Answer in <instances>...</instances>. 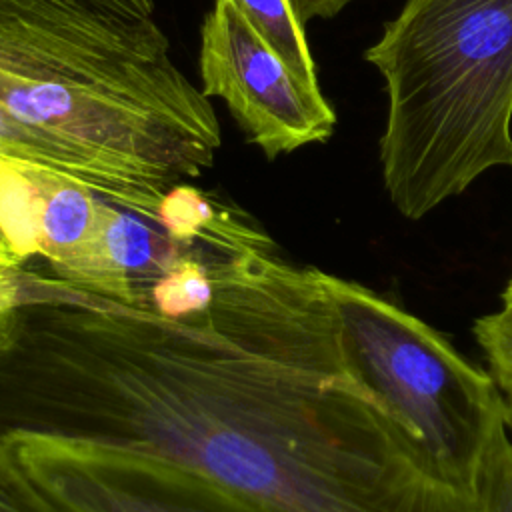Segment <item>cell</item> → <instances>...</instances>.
Listing matches in <instances>:
<instances>
[{
    "label": "cell",
    "mask_w": 512,
    "mask_h": 512,
    "mask_svg": "<svg viewBox=\"0 0 512 512\" xmlns=\"http://www.w3.org/2000/svg\"><path fill=\"white\" fill-rule=\"evenodd\" d=\"M20 268H2L0 270V312L22 302L20 284H18Z\"/></svg>",
    "instance_id": "obj_16"
},
{
    "label": "cell",
    "mask_w": 512,
    "mask_h": 512,
    "mask_svg": "<svg viewBox=\"0 0 512 512\" xmlns=\"http://www.w3.org/2000/svg\"><path fill=\"white\" fill-rule=\"evenodd\" d=\"M0 270H2V266H0Z\"/></svg>",
    "instance_id": "obj_20"
},
{
    "label": "cell",
    "mask_w": 512,
    "mask_h": 512,
    "mask_svg": "<svg viewBox=\"0 0 512 512\" xmlns=\"http://www.w3.org/2000/svg\"><path fill=\"white\" fill-rule=\"evenodd\" d=\"M4 2H8V0H0V4H4ZM60 2H64V4H68V6H72V8L94 10V8H98L104 0H60Z\"/></svg>",
    "instance_id": "obj_19"
},
{
    "label": "cell",
    "mask_w": 512,
    "mask_h": 512,
    "mask_svg": "<svg viewBox=\"0 0 512 512\" xmlns=\"http://www.w3.org/2000/svg\"><path fill=\"white\" fill-rule=\"evenodd\" d=\"M204 96L220 98L268 160L332 136L336 114L262 42L232 0H214L200 28Z\"/></svg>",
    "instance_id": "obj_6"
},
{
    "label": "cell",
    "mask_w": 512,
    "mask_h": 512,
    "mask_svg": "<svg viewBox=\"0 0 512 512\" xmlns=\"http://www.w3.org/2000/svg\"><path fill=\"white\" fill-rule=\"evenodd\" d=\"M0 158L66 176L104 200L158 224L162 200L66 140L30 126L0 106Z\"/></svg>",
    "instance_id": "obj_8"
},
{
    "label": "cell",
    "mask_w": 512,
    "mask_h": 512,
    "mask_svg": "<svg viewBox=\"0 0 512 512\" xmlns=\"http://www.w3.org/2000/svg\"><path fill=\"white\" fill-rule=\"evenodd\" d=\"M0 106L158 200L214 166L216 112L170 58L138 42L0 16Z\"/></svg>",
    "instance_id": "obj_2"
},
{
    "label": "cell",
    "mask_w": 512,
    "mask_h": 512,
    "mask_svg": "<svg viewBox=\"0 0 512 512\" xmlns=\"http://www.w3.org/2000/svg\"><path fill=\"white\" fill-rule=\"evenodd\" d=\"M0 512H76L18 470L0 444Z\"/></svg>",
    "instance_id": "obj_14"
},
{
    "label": "cell",
    "mask_w": 512,
    "mask_h": 512,
    "mask_svg": "<svg viewBox=\"0 0 512 512\" xmlns=\"http://www.w3.org/2000/svg\"><path fill=\"white\" fill-rule=\"evenodd\" d=\"M364 58L382 74V180L420 220L512 168V0H406Z\"/></svg>",
    "instance_id": "obj_3"
},
{
    "label": "cell",
    "mask_w": 512,
    "mask_h": 512,
    "mask_svg": "<svg viewBox=\"0 0 512 512\" xmlns=\"http://www.w3.org/2000/svg\"><path fill=\"white\" fill-rule=\"evenodd\" d=\"M196 246L212 300L182 318L20 268L0 436L156 456L272 512H478L358 374L326 272L270 236Z\"/></svg>",
    "instance_id": "obj_1"
},
{
    "label": "cell",
    "mask_w": 512,
    "mask_h": 512,
    "mask_svg": "<svg viewBox=\"0 0 512 512\" xmlns=\"http://www.w3.org/2000/svg\"><path fill=\"white\" fill-rule=\"evenodd\" d=\"M500 310L506 312L508 316H512V276L508 278V282L500 294Z\"/></svg>",
    "instance_id": "obj_18"
},
{
    "label": "cell",
    "mask_w": 512,
    "mask_h": 512,
    "mask_svg": "<svg viewBox=\"0 0 512 512\" xmlns=\"http://www.w3.org/2000/svg\"><path fill=\"white\" fill-rule=\"evenodd\" d=\"M0 266H2V268H20V266H22V264L16 260V256L10 252L8 242H6L4 234H2V230H0Z\"/></svg>",
    "instance_id": "obj_17"
},
{
    "label": "cell",
    "mask_w": 512,
    "mask_h": 512,
    "mask_svg": "<svg viewBox=\"0 0 512 512\" xmlns=\"http://www.w3.org/2000/svg\"><path fill=\"white\" fill-rule=\"evenodd\" d=\"M38 202L40 256L50 274L70 286L128 306L140 304L138 284L108 254L104 198L56 172L26 164Z\"/></svg>",
    "instance_id": "obj_7"
},
{
    "label": "cell",
    "mask_w": 512,
    "mask_h": 512,
    "mask_svg": "<svg viewBox=\"0 0 512 512\" xmlns=\"http://www.w3.org/2000/svg\"><path fill=\"white\" fill-rule=\"evenodd\" d=\"M472 332L488 364L486 370L502 394L504 422L512 436V316L502 310L484 314L474 322Z\"/></svg>",
    "instance_id": "obj_12"
},
{
    "label": "cell",
    "mask_w": 512,
    "mask_h": 512,
    "mask_svg": "<svg viewBox=\"0 0 512 512\" xmlns=\"http://www.w3.org/2000/svg\"><path fill=\"white\" fill-rule=\"evenodd\" d=\"M350 0H290L294 14L302 24L312 18H332L336 16Z\"/></svg>",
    "instance_id": "obj_15"
},
{
    "label": "cell",
    "mask_w": 512,
    "mask_h": 512,
    "mask_svg": "<svg viewBox=\"0 0 512 512\" xmlns=\"http://www.w3.org/2000/svg\"><path fill=\"white\" fill-rule=\"evenodd\" d=\"M326 282L362 380L420 440L436 470L476 494L486 456L506 428L502 394L490 372L372 288L328 272Z\"/></svg>",
    "instance_id": "obj_4"
},
{
    "label": "cell",
    "mask_w": 512,
    "mask_h": 512,
    "mask_svg": "<svg viewBox=\"0 0 512 512\" xmlns=\"http://www.w3.org/2000/svg\"><path fill=\"white\" fill-rule=\"evenodd\" d=\"M478 512H512V436L504 428L488 456L476 486Z\"/></svg>",
    "instance_id": "obj_13"
},
{
    "label": "cell",
    "mask_w": 512,
    "mask_h": 512,
    "mask_svg": "<svg viewBox=\"0 0 512 512\" xmlns=\"http://www.w3.org/2000/svg\"><path fill=\"white\" fill-rule=\"evenodd\" d=\"M142 308L168 318L204 310L212 300V278L196 244H186L166 268L148 282H138Z\"/></svg>",
    "instance_id": "obj_10"
},
{
    "label": "cell",
    "mask_w": 512,
    "mask_h": 512,
    "mask_svg": "<svg viewBox=\"0 0 512 512\" xmlns=\"http://www.w3.org/2000/svg\"><path fill=\"white\" fill-rule=\"evenodd\" d=\"M262 42L308 88L320 90L314 58L304 34V24L290 0H232Z\"/></svg>",
    "instance_id": "obj_11"
},
{
    "label": "cell",
    "mask_w": 512,
    "mask_h": 512,
    "mask_svg": "<svg viewBox=\"0 0 512 512\" xmlns=\"http://www.w3.org/2000/svg\"><path fill=\"white\" fill-rule=\"evenodd\" d=\"M12 464L76 512H272L180 464L124 450L0 436Z\"/></svg>",
    "instance_id": "obj_5"
},
{
    "label": "cell",
    "mask_w": 512,
    "mask_h": 512,
    "mask_svg": "<svg viewBox=\"0 0 512 512\" xmlns=\"http://www.w3.org/2000/svg\"><path fill=\"white\" fill-rule=\"evenodd\" d=\"M102 222L108 254L136 284L156 278L186 246L108 200L102 208Z\"/></svg>",
    "instance_id": "obj_9"
}]
</instances>
